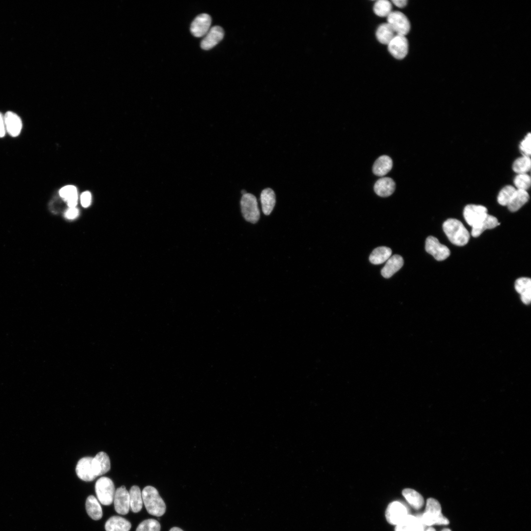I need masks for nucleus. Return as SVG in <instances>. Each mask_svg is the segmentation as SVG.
<instances>
[{
	"instance_id": "4c0bfd02",
	"label": "nucleus",
	"mask_w": 531,
	"mask_h": 531,
	"mask_svg": "<svg viewBox=\"0 0 531 531\" xmlns=\"http://www.w3.org/2000/svg\"><path fill=\"white\" fill-rule=\"evenodd\" d=\"M415 516L416 518L412 525L411 531H424L426 526L422 522L419 515Z\"/></svg>"
},
{
	"instance_id": "c756f323",
	"label": "nucleus",
	"mask_w": 531,
	"mask_h": 531,
	"mask_svg": "<svg viewBox=\"0 0 531 531\" xmlns=\"http://www.w3.org/2000/svg\"><path fill=\"white\" fill-rule=\"evenodd\" d=\"M500 225L498 219L494 216L487 214L483 222L476 228H472L471 235L476 237L479 236L485 230L491 229Z\"/></svg>"
},
{
	"instance_id": "e433bc0d",
	"label": "nucleus",
	"mask_w": 531,
	"mask_h": 531,
	"mask_svg": "<svg viewBox=\"0 0 531 531\" xmlns=\"http://www.w3.org/2000/svg\"><path fill=\"white\" fill-rule=\"evenodd\" d=\"M531 135L530 133H528L520 144L519 148L523 156H530L531 153Z\"/></svg>"
},
{
	"instance_id": "423d86ee",
	"label": "nucleus",
	"mask_w": 531,
	"mask_h": 531,
	"mask_svg": "<svg viewBox=\"0 0 531 531\" xmlns=\"http://www.w3.org/2000/svg\"><path fill=\"white\" fill-rule=\"evenodd\" d=\"M487 214V208L481 205H468L465 207L463 211L464 217L466 222L472 228L478 227Z\"/></svg>"
},
{
	"instance_id": "a211bd4d",
	"label": "nucleus",
	"mask_w": 531,
	"mask_h": 531,
	"mask_svg": "<svg viewBox=\"0 0 531 531\" xmlns=\"http://www.w3.org/2000/svg\"><path fill=\"white\" fill-rule=\"evenodd\" d=\"M374 189L375 193L379 196L388 197L394 192L395 183L391 178L384 177L375 182Z\"/></svg>"
},
{
	"instance_id": "c9c22d12",
	"label": "nucleus",
	"mask_w": 531,
	"mask_h": 531,
	"mask_svg": "<svg viewBox=\"0 0 531 531\" xmlns=\"http://www.w3.org/2000/svg\"><path fill=\"white\" fill-rule=\"evenodd\" d=\"M415 518V516L408 514L400 523L396 525L395 531H411Z\"/></svg>"
},
{
	"instance_id": "b1692460",
	"label": "nucleus",
	"mask_w": 531,
	"mask_h": 531,
	"mask_svg": "<svg viewBox=\"0 0 531 531\" xmlns=\"http://www.w3.org/2000/svg\"><path fill=\"white\" fill-rule=\"evenodd\" d=\"M86 509L88 514L92 519L98 520L102 518V508L98 501L93 496L90 495L87 498Z\"/></svg>"
},
{
	"instance_id": "9b49d317",
	"label": "nucleus",
	"mask_w": 531,
	"mask_h": 531,
	"mask_svg": "<svg viewBox=\"0 0 531 531\" xmlns=\"http://www.w3.org/2000/svg\"><path fill=\"white\" fill-rule=\"evenodd\" d=\"M211 18L206 13L198 15L194 19L190 26V31L193 35L197 37L204 36L210 29Z\"/></svg>"
},
{
	"instance_id": "ea45409f",
	"label": "nucleus",
	"mask_w": 531,
	"mask_h": 531,
	"mask_svg": "<svg viewBox=\"0 0 531 531\" xmlns=\"http://www.w3.org/2000/svg\"><path fill=\"white\" fill-rule=\"evenodd\" d=\"M79 215V210L76 207L69 208L65 212V216L68 219H73Z\"/></svg>"
},
{
	"instance_id": "39448f33",
	"label": "nucleus",
	"mask_w": 531,
	"mask_h": 531,
	"mask_svg": "<svg viewBox=\"0 0 531 531\" xmlns=\"http://www.w3.org/2000/svg\"><path fill=\"white\" fill-rule=\"evenodd\" d=\"M95 493L99 502L105 505H110L114 501L115 486L112 480L105 476L99 478L95 485Z\"/></svg>"
},
{
	"instance_id": "4be33fe9",
	"label": "nucleus",
	"mask_w": 531,
	"mask_h": 531,
	"mask_svg": "<svg viewBox=\"0 0 531 531\" xmlns=\"http://www.w3.org/2000/svg\"><path fill=\"white\" fill-rule=\"evenodd\" d=\"M392 165V160L390 157L385 155L381 156L373 164V172L377 176H384L391 170Z\"/></svg>"
},
{
	"instance_id": "c03bdc74",
	"label": "nucleus",
	"mask_w": 531,
	"mask_h": 531,
	"mask_svg": "<svg viewBox=\"0 0 531 531\" xmlns=\"http://www.w3.org/2000/svg\"><path fill=\"white\" fill-rule=\"evenodd\" d=\"M424 531H436L434 528L432 527L431 526H429L428 527H426Z\"/></svg>"
},
{
	"instance_id": "2f4dec72",
	"label": "nucleus",
	"mask_w": 531,
	"mask_h": 531,
	"mask_svg": "<svg viewBox=\"0 0 531 531\" xmlns=\"http://www.w3.org/2000/svg\"><path fill=\"white\" fill-rule=\"evenodd\" d=\"M516 189L512 185H506L499 192L497 201L502 206H507L514 194Z\"/></svg>"
},
{
	"instance_id": "f704fd0d",
	"label": "nucleus",
	"mask_w": 531,
	"mask_h": 531,
	"mask_svg": "<svg viewBox=\"0 0 531 531\" xmlns=\"http://www.w3.org/2000/svg\"><path fill=\"white\" fill-rule=\"evenodd\" d=\"M159 522L153 519H148L142 522L137 527L136 531H160Z\"/></svg>"
},
{
	"instance_id": "7ed1b4c3",
	"label": "nucleus",
	"mask_w": 531,
	"mask_h": 531,
	"mask_svg": "<svg viewBox=\"0 0 531 531\" xmlns=\"http://www.w3.org/2000/svg\"><path fill=\"white\" fill-rule=\"evenodd\" d=\"M422 522L426 526L448 525L449 521L442 513L440 502L436 499L427 500L425 512L419 515Z\"/></svg>"
},
{
	"instance_id": "a878e982",
	"label": "nucleus",
	"mask_w": 531,
	"mask_h": 531,
	"mask_svg": "<svg viewBox=\"0 0 531 531\" xmlns=\"http://www.w3.org/2000/svg\"><path fill=\"white\" fill-rule=\"evenodd\" d=\"M390 248L385 246H381L374 249L369 256V261L375 265L382 264L387 261L391 255Z\"/></svg>"
},
{
	"instance_id": "dca6fc26",
	"label": "nucleus",
	"mask_w": 531,
	"mask_h": 531,
	"mask_svg": "<svg viewBox=\"0 0 531 531\" xmlns=\"http://www.w3.org/2000/svg\"><path fill=\"white\" fill-rule=\"evenodd\" d=\"M92 464L97 477L106 473L110 470L109 457L107 454L103 451L98 452L93 457Z\"/></svg>"
},
{
	"instance_id": "7c9ffc66",
	"label": "nucleus",
	"mask_w": 531,
	"mask_h": 531,
	"mask_svg": "<svg viewBox=\"0 0 531 531\" xmlns=\"http://www.w3.org/2000/svg\"><path fill=\"white\" fill-rule=\"evenodd\" d=\"M531 161L530 156H522L517 158L512 164V170L517 174H526L530 170Z\"/></svg>"
},
{
	"instance_id": "a19ab883",
	"label": "nucleus",
	"mask_w": 531,
	"mask_h": 531,
	"mask_svg": "<svg viewBox=\"0 0 531 531\" xmlns=\"http://www.w3.org/2000/svg\"><path fill=\"white\" fill-rule=\"evenodd\" d=\"M6 132L4 116L0 113V138L4 137Z\"/></svg>"
},
{
	"instance_id": "393cba45",
	"label": "nucleus",
	"mask_w": 531,
	"mask_h": 531,
	"mask_svg": "<svg viewBox=\"0 0 531 531\" xmlns=\"http://www.w3.org/2000/svg\"><path fill=\"white\" fill-rule=\"evenodd\" d=\"M529 198L527 191L516 189L507 206L510 211H516L528 201Z\"/></svg>"
},
{
	"instance_id": "412c9836",
	"label": "nucleus",
	"mask_w": 531,
	"mask_h": 531,
	"mask_svg": "<svg viewBox=\"0 0 531 531\" xmlns=\"http://www.w3.org/2000/svg\"><path fill=\"white\" fill-rule=\"evenodd\" d=\"M260 199L263 213L266 215H269L276 202L274 191L270 188L264 189L261 192Z\"/></svg>"
},
{
	"instance_id": "f3484780",
	"label": "nucleus",
	"mask_w": 531,
	"mask_h": 531,
	"mask_svg": "<svg viewBox=\"0 0 531 531\" xmlns=\"http://www.w3.org/2000/svg\"><path fill=\"white\" fill-rule=\"evenodd\" d=\"M515 289L520 294L521 299L525 304H529L531 300V280L528 277H521L515 282Z\"/></svg>"
},
{
	"instance_id": "72a5a7b5",
	"label": "nucleus",
	"mask_w": 531,
	"mask_h": 531,
	"mask_svg": "<svg viewBox=\"0 0 531 531\" xmlns=\"http://www.w3.org/2000/svg\"><path fill=\"white\" fill-rule=\"evenodd\" d=\"M513 182L516 189L525 191H527L531 184L530 176L527 173L517 174Z\"/></svg>"
},
{
	"instance_id": "6ab92c4d",
	"label": "nucleus",
	"mask_w": 531,
	"mask_h": 531,
	"mask_svg": "<svg viewBox=\"0 0 531 531\" xmlns=\"http://www.w3.org/2000/svg\"><path fill=\"white\" fill-rule=\"evenodd\" d=\"M404 261L402 257L398 255H394L387 260L381 270V274L385 278L392 276L403 266Z\"/></svg>"
},
{
	"instance_id": "f8f14e48",
	"label": "nucleus",
	"mask_w": 531,
	"mask_h": 531,
	"mask_svg": "<svg viewBox=\"0 0 531 531\" xmlns=\"http://www.w3.org/2000/svg\"><path fill=\"white\" fill-rule=\"evenodd\" d=\"M92 457H85L80 459L77 464L76 474L84 481H91L97 477L92 464Z\"/></svg>"
},
{
	"instance_id": "f257e3e1",
	"label": "nucleus",
	"mask_w": 531,
	"mask_h": 531,
	"mask_svg": "<svg viewBox=\"0 0 531 531\" xmlns=\"http://www.w3.org/2000/svg\"><path fill=\"white\" fill-rule=\"evenodd\" d=\"M442 229L449 241L457 246H464L469 240L470 236L468 231L457 219H448L443 223Z\"/></svg>"
},
{
	"instance_id": "cd10ccee",
	"label": "nucleus",
	"mask_w": 531,
	"mask_h": 531,
	"mask_svg": "<svg viewBox=\"0 0 531 531\" xmlns=\"http://www.w3.org/2000/svg\"><path fill=\"white\" fill-rule=\"evenodd\" d=\"M395 35L392 29L387 23L380 25L376 31L377 40L383 44L387 45Z\"/></svg>"
},
{
	"instance_id": "473e14b6",
	"label": "nucleus",
	"mask_w": 531,
	"mask_h": 531,
	"mask_svg": "<svg viewBox=\"0 0 531 531\" xmlns=\"http://www.w3.org/2000/svg\"><path fill=\"white\" fill-rule=\"evenodd\" d=\"M374 13L380 17H387L392 11V3L387 0H379L373 6Z\"/></svg>"
},
{
	"instance_id": "5701e85b",
	"label": "nucleus",
	"mask_w": 531,
	"mask_h": 531,
	"mask_svg": "<svg viewBox=\"0 0 531 531\" xmlns=\"http://www.w3.org/2000/svg\"><path fill=\"white\" fill-rule=\"evenodd\" d=\"M402 495L409 504L414 509H421L424 504L423 497L415 490L406 488L402 491Z\"/></svg>"
},
{
	"instance_id": "9d476101",
	"label": "nucleus",
	"mask_w": 531,
	"mask_h": 531,
	"mask_svg": "<svg viewBox=\"0 0 531 531\" xmlns=\"http://www.w3.org/2000/svg\"><path fill=\"white\" fill-rule=\"evenodd\" d=\"M387 47L390 54L396 59H404L408 52V41L405 35L396 34Z\"/></svg>"
},
{
	"instance_id": "aec40b11",
	"label": "nucleus",
	"mask_w": 531,
	"mask_h": 531,
	"mask_svg": "<svg viewBox=\"0 0 531 531\" xmlns=\"http://www.w3.org/2000/svg\"><path fill=\"white\" fill-rule=\"evenodd\" d=\"M131 527V523L128 520L118 516L110 517L105 525L106 531H129Z\"/></svg>"
},
{
	"instance_id": "79ce46f5",
	"label": "nucleus",
	"mask_w": 531,
	"mask_h": 531,
	"mask_svg": "<svg viewBox=\"0 0 531 531\" xmlns=\"http://www.w3.org/2000/svg\"><path fill=\"white\" fill-rule=\"evenodd\" d=\"M391 2L397 7L400 8H403L405 7L407 4V0H393Z\"/></svg>"
},
{
	"instance_id": "6e6552de",
	"label": "nucleus",
	"mask_w": 531,
	"mask_h": 531,
	"mask_svg": "<svg viewBox=\"0 0 531 531\" xmlns=\"http://www.w3.org/2000/svg\"><path fill=\"white\" fill-rule=\"evenodd\" d=\"M408 514V508L402 503L394 501L388 505L385 511L387 521L391 525L400 523Z\"/></svg>"
},
{
	"instance_id": "2eb2a0df",
	"label": "nucleus",
	"mask_w": 531,
	"mask_h": 531,
	"mask_svg": "<svg viewBox=\"0 0 531 531\" xmlns=\"http://www.w3.org/2000/svg\"><path fill=\"white\" fill-rule=\"evenodd\" d=\"M6 131L12 137L18 136L22 128L20 118L15 113L8 111L4 115Z\"/></svg>"
},
{
	"instance_id": "bb28decb",
	"label": "nucleus",
	"mask_w": 531,
	"mask_h": 531,
	"mask_svg": "<svg viewBox=\"0 0 531 531\" xmlns=\"http://www.w3.org/2000/svg\"><path fill=\"white\" fill-rule=\"evenodd\" d=\"M130 508L132 512L137 513L143 507V499L140 488L136 485L133 486L129 492Z\"/></svg>"
},
{
	"instance_id": "a18cd8bd",
	"label": "nucleus",
	"mask_w": 531,
	"mask_h": 531,
	"mask_svg": "<svg viewBox=\"0 0 531 531\" xmlns=\"http://www.w3.org/2000/svg\"><path fill=\"white\" fill-rule=\"evenodd\" d=\"M441 531H451V530H450L449 529H448V528H444V529H442V530H441Z\"/></svg>"
},
{
	"instance_id": "1a4fd4ad",
	"label": "nucleus",
	"mask_w": 531,
	"mask_h": 531,
	"mask_svg": "<svg viewBox=\"0 0 531 531\" xmlns=\"http://www.w3.org/2000/svg\"><path fill=\"white\" fill-rule=\"evenodd\" d=\"M425 250L432 255L437 261H443L447 258L450 254L448 248L440 243L438 239L433 236H429L425 241Z\"/></svg>"
},
{
	"instance_id": "20e7f679",
	"label": "nucleus",
	"mask_w": 531,
	"mask_h": 531,
	"mask_svg": "<svg viewBox=\"0 0 531 531\" xmlns=\"http://www.w3.org/2000/svg\"><path fill=\"white\" fill-rule=\"evenodd\" d=\"M240 206L242 215L248 222L256 223L260 218V210L256 197L252 194L246 193L242 195L240 200Z\"/></svg>"
},
{
	"instance_id": "37998d69",
	"label": "nucleus",
	"mask_w": 531,
	"mask_h": 531,
	"mask_svg": "<svg viewBox=\"0 0 531 531\" xmlns=\"http://www.w3.org/2000/svg\"><path fill=\"white\" fill-rule=\"evenodd\" d=\"M169 531H183L182 529L178 527H173L170 529Z\"/></svg>"
},
{
	"instance_id": "ddd939ff",
	"label": "nucleus",
	"mask_w": 531,
	"mask_h": 531,
	"mask_svg": "<svg viewBox=\"0 0 531 531\" xmlns=\"http://www.w3.org/2000/svg\"><path fill=\"white\" fill-rule=\"evenodd\" d=\"M113 501L115 509L117 513L121 515L128 513L130 509L129 494L124 486H120L116 490Z\"/></svg>"
},
{
	"instance_id": "f03ea898",
	"label": "nucleus",
	"mask_w": 531,
	"mask_h": 531,
	"mask_svg": "<svg viewBox=\"0 0 531 531\" xmlns=\"http://www.w3.org/2000/svg\"><path fill=\"white\" fill-rule=\"evenodd\" d=\"M142 496L143 503L149 514L159 517L165 513V503L155 488L151 486L145 487L142 492Z\"/></svg>"
},
{
	"instance_id": "0eeeda50",
	"label": "nucleus",
	"mask_w": 531,
	"mask_h": 531,
	"mask_svg": "<svg viewBox=\"0 0 531 531\" xmlns=\"http://www.w3.org/2000/svg\"><path fill=\"white\" fill-rule=\"evenodd\" d=\"M387 23L396 34L406 35L410 30V23L407 16L398 11H391L386 17Z\"/></svg>"
},
{
	"instance_id": "58836bf2",
	"label": "nucleus",
	"mask_w": 531,
	"mask_h": 531,
	"mask_svg": "<svg viewBox=\"0 0 531 531\" xmlns=\"http://www.w3.org/2000/svg\"><path fill=\"white\" fill-rule=\"evenodd\" d=\"M91 196L88 191L83 192L81 196V203L83 206L88 207L91 203Z\"/></svg>"
},
{
	"instance_id": "4468645a",
	"label": "nucleus",
	"mask_w": 531,
	"mask_h": 531,
	"mask_svg": "<svg viewBox=\"0 0 531 531\" xmlns=\"http://www.w3.org/2000/svg\"><path fill=\"white\" fill-rule=\"evenodd\" d=\"M224 31L222 27L215 26L211 28L201 42V47L205 50H209L223 38Z\"/></svg>"
},
{
	"instance_id": "c85d7f7f",
	"label": "nucleus",
	"mask_w": 531,
	"mask_h": 531,
	"mask_svg": "<svg viewBox=\"0 0 531 531\" xmlns=\"http://www.w3.org/2000/svg\"><path fill=\"white\" fill-rule=\"evenodd\" d=\"M60 196L67 202L69 208L75 207L78 200V193L76 188L73 185H66L59 190Z\"/></svg>"
}]
</instances>
